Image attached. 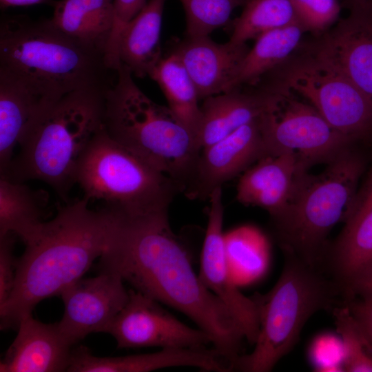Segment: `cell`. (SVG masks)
I'll use <instances>...</instances> for the list:
<instances>
[{
	"instance_id": "1",
	"label": "cell",
	"mask_w": 372,
	"mask_h": 372,
	"mask_svg": "<svg viewBox=\"0 0 372 372\" xmlns=\"http://www.w3.org/2000/svg\"><path fill=\"white\" fill-rule=\"evenodd\" d=\"M99 259L103 269L118 273L136 291L189 317L231 362L241 355L245 338L240 326L195 273L167 214L121 219Z\"/></svg>"
},
{
	"instance_id": "2",
	"label": "cell",
	"mask_w": 372,
	"mask_h": 372,
	"mask_svg": "<svg viewBox=\"0 0 372 372\" xmlns=\"http://www.w3.org/2000/svg\"><path fill=\"white\" fill-rule=\"evenodd\" d=\"M120 217L92 210L83 197L65 203L43 221L24 244L12 293L0 306L1 329L18 327L41 301L61 293L82 278L109 247Z\"/></svg>"
},
{
	"instance_id": "3",
	"label": "cell",
	"mask_w": 372,
	"mask_h": 372,
	"mask_svg": "<svg viewBox=\"0 0 372 372\" xmlns=\"http://www.w3.org/2000/svg\"><path fill=\"white\" fill-rule=\"evenodd\" d=\"M107 89L85 88L63 95L21 142L0 176L21 183L40 180L68 203L79 161L104 125Z\"/></svg>"
},
{
	"instance_id": "4",
	"label": "cell",
	"mask_w": 372,
	"mask_h": 372,
	"mask_svg": "<svg viewBox=\"0 0 372 372\" xmlns=\"http://www.w3.org/2000/svg\"><path fill=\"white\" fill-rule=\"evenodd\" d=\"M132 76L121 63L105 93V130L112 139L171 178L185 192L201 149L169 107L146 96Z\"/></svg>"
},
{
	"instance_id": "5",
	"label": "cell",
	"mask_w": 372,
	"mask_h": 372,
	"mask_svg": "<svg viewBox=\"0 0 372 372\" xmlns=\"http://www.w3.org/2000/svg\"><path fill=\"white\" fill-rule=\"evenodd\" d=\"M364 167L363 158L352 147L327 163L321 173L307 171L300 176L287 206L271 218L282 252L321 269L328 236L349 211Z\"/></svg>"
},
{
	"instance_id": "6",
	"label": "cell",
	"mask_w": 372,
	"mask_h": 372,
	"mask_svg": "<svg viewBox=\"0 0 372 372\" xmlns=\"http://www.w3.org/2000/svg\"><path fill=\"white\" fill-rule=\"evenodd\" d=\"M280 277L264 296L258 295L260 329L251 353L240 355L232 370L269 372L296 346L307 322L320 311L344 303L338 285L318 267L282 252Z\"/></svg>"
},
{
	"instance_id": "7",
	"label": "cell",
	"mask_w": 372,
	"mask_h": 372,
	"mask_svg": "<svg viewBox=\"0 0 372 372\" xmlns=\"http://www.w3.org/2000/svg\"><path fill=\"white\" fill-rule=\"evenodd\" d=\"M0 67L30 76L63 94L109 88L116 76L103 56L68 37L50 19L33 20L25 15L1 21Z\"/></svg>"
},
{
	"instance_id": "8",
	"label": "cell",
	"mask_w": 372,
	"mask_h": 372,
	"mask_svg": "<svg viewBox=\"0 0 372 372\" xmlns=\"http://www.w3.org/2000/svg\"><path fill=\"white\" fill-rule=\"evenodd\" d=\"M75 182L84 198L101 201L103 209L126 220L168 214L182 192L171 178L112 139L104 125L83 153Z\"/></svg>"
},
{
	"instance_id": "9",
	"label": "cell",
	"mask_w": 372,
	"mask_h": 372,
	"mask_svg": "<svg viewBox=\"0 0 372 372\" xmlns=\"http://www.w3.org/2000/svg\"><path fill=\"white\" fill-rule=\"evenodd\" d=\"M256 86L298 94L355 142L372 137V100L341 72L302 49L264 75Z\"/></svg>"
},
{
	"instance_id": "10",
	"label": "cell",
	"mask_w": 372,
	"mask_h": 372,
	"mask_svg": "<svg viewBox=\"0 0 372 372\" xmlns=\"http://www.w3.org/2000/svg\"><path fill=\"white\" fill-rule=\"evenodd\" d=\"M277 105L260 118L266 156L294 152L307 169L327 164L355 143L333 128L307 101L282 92Z\"/></svg>"
},
{
	"instance_id": "11",
	"label": "cell",
	"mask_w": 372,
	"mask_h": 372,
	"mask_svg": "<svg viewBox=\"0 0 372 372\" xmlns=\"http://www.w3.org/2000/svg\"><path fill=\"white\" fill-rule=\"evenodd\" d=\"M160 303L135 289L129 290L125 305L103 332L112 335L120 349L203 348L211 343L205 331L184 324Z\"/></svg>"
},
{
	"instance_id": "12",
	"label": "cell",
	"mask_w": 372,
	"mask_h": 372,
	"mask_svg": "<svg viewBox=\"0 0 372 372\" xmlns=\"http://www.w3.org/2000/svg\"><path fill=\"white\" fill-rule=\"evenodd\" d=\"M207 227L200 258L199 278L203 284L227 307L250 344L256 342L260 329V307L257 296L248 298L239 290L226 249L223 230L224 207L222 187L209 196Z\"/></svg>"
},
{
	"instance_id": "13",
	"label": "cell",
	"mask_w": 372,
	"mask_h": 372,
	"mask_svg": "<svg viewBox=\"0 0 372 372\" xmlns=\"http://www.w3.org/2000/svg\"><path fill=\"white\" fill-rule=\"evenodd\" d=\"M300 47L349 79L372 100V3Z\"/></svg>"
},
{
	"instance_id": "14",
	"label": "cell",
	"mask_w": 372,
	"mask_h": 372,
	"mask_svg": "<svg viewBox=\"0 0 372 372\" xmlns=\"http://www.w3.org/2000/svg\"><path fill=\"white\" fill-rule=\"evenodd\" d=\"M123 282L118 273L103 269L100 275L81 278L61 293L64 311L57 324L70 344L91 333L103 332L128 300Z\"/></svg>"
},
{
	"instance_id": "15",
	"label": "cell",
	"mask_w": 372,
	"mask_h": 372,
	"mask_svg": "<svg viewBox=\"0 0 372 372\" xmlns=\"http://www.w3.org/2000/svg\"><path fill=\"white\" fill-rule=\"evenodd\" d=\"M64 94L38 80L0 67V174L21 142Z\"/></svg>"
},
{
	"instance_id": "16",
	"label": "cell",
	"mask_w": 372,
	"mask_h": 372,
	"mask_svg": "<svg viewBox=\"0 0 372 372\" xmlns=\"http://www.w3.org/2000/svg\"><path fill=\"white\" fill-rule=\"evenodd\" d=\"M260 118L200 150L184 192L187 196L209 198L214 189L266 156Z\"/></svg>"
},
{
	"instance_id": "17",
	"label": "cell",
	"mask_w": 372,
	"mask_h": 372,
	"mask_svg": "<svg viewBox=\"0 0 372 372\" xmlns=\"http://www.w3.org/2000/svg\"><path fill=\"white\" fill-rule=\"evenodd\" d=\"M343 222L342 230L329 244L321 269L338 285L345 302L355 285L372 273V207L356 208Z\"/></svg>"
},
{
	"instance_id": "18",
	"label": "cell",
	"mask_w": 372,
	"mask_h": 372,
	"mask_svg": "<svg viewBox=\"0 0 372 372\" xmlns=\"http://www.w3.org/2000/svg\"><path fill=\"white\" fill-rule=\"evenodd\" d=\"M249 50L246 43H218L209 36H185L172 53L185 68L200 100L229 90Z\"/></svg>"
},
{
	"instance_id": "19",
	"label": "cell",
	"mask_w": 372,
	"mask_h": 372,
	"mask_svg": "<svg viewBox=\"0 0 372 372\" xmlns=\"http://www.w3.org/2000/svg\"><path fill=\"white\" fill-rule=\"evenodd\" d=\"M172 366H192L205 371L224 372L225 361L214 348H166L151 353L98 357L81 346L72 349L69 372H148Z\"/></svg>"
},
{
	"instance_id": "20",
	"label": "cell",
	"mask_w": 372,
	"mask_h": 372,
	"mask_svg": "<svg viewBox=\"0 0 372 372\" xmlns=\"http://www.w3.org/2000/svg\"><path fill=\"white\" fill-rule=\"evenodd\" d=\"M282 95L259 87L243 90L240 86L205 98L200 106L201 121L196 138L200 149L223 139L273 110Z\"/></svg>"
},
{
	"instance_id": "21",
	"label": "cell",
	"mask_w": 372,
	"mask_h": 372,
	"mask_svg": "<svg viewBox=\"0 0 372 372\" xmlns=\"http://www.w3.org/2000/svg\"><path fill=\"white\" fill-rule=\"evenodd\" d=\"M17 329L1 360V372L67 371L72 345L57 323H43L29 314L21 318Z\"/></svg>"
},
{
	"instance_id": "22",
	"label": "cell",
	"mask_w": 372,
	"mask_h": 372,
	"mask_svg": "<svg viewBox=\"0 0 372 372\" xmlns=\"http://www.w3.org/2000/svg\"><path fill=\"white\" fill-rule=\"evenodd\" d=\"M307 171L294 152L266 156L243 172L236 198L244 205L265 209L274 218L287 206L300 176Z\"/></svg>"
},
{
	"instance_id": "23",
	"label": "cell",
	"mask_w": 372,
	"mask_h": 372,
	"mask_svg": "<svg viewBox=\"0 0 372 372\" xmlns=\"http://www.w3.org/2000/svg\"><path fill=\"white\" fill-rule=\"evenodd\" d=\"M54 7L52 24L105 58L114 23V0H60Z\"/></svg>"
},
{
	"instance_id": "24",
	"label": "cell",
	"mask_w": 372,
	"mask_h": 372,
	"mask_svg": "<svg viewBox=\"0 0 372 372\" xmlns=\"http://www.w3.org/2000/svg\"><path fill=\"white\" fill-rule=\"evenodd\" d=\"M165 2L149 0L122 32L120 62L137 77L149 76L163 57L160 37Z\"/></svg>"
},
{
	"instance_id": "25",
	"label": "cell",
	"mask_w": 372,
	"mask_h": 372,
	"mask_svg": "<svg viewBox=\"0 0 372 372\" xmlns=\"http://www.w3.org/2000/svg\"><path fill=\"white\" fill-rule=\"evenodd\" d=\"M305 32L297 21L259 36L244 59L229 90L245 85L256 86L264 75L292 55Z\"/></svg>"
},
{
	"instance_id": "26",
	"label": "cell",
	"mask_w": 372,
	"mask_h": 372,
	"mask_svg": "<svg viewBox=\"0 0 372 372\" xmlns=\"http://www.w3.org/2000/svg\"><path fill=\"white\" fill-rule=\"evenodd\" d=\"M48 203L46 191L0 176V237L11 234L25 242L43 222Z\"/></svg>"
},
{
	"instance_id": "27",
	"label": "cell",
	"mask_w": 372,
	"mask_h": 372,
	"mask_svg": "<svg viewBox=\"0 0 372 372\" xmlns=\"http://www.w3.org/2000/svg\"><path fill=\"white\" fill-rule=\"evenodd\" d=\"M149 77L158 83L169 108L197 143L201 121L200 99L194 83L181 61L171 53L162 58Z\"/></svg>"
},
{
	"instance_id": "28",
	"label": "cell",
	"mask_w": 372,
	"mask_h": 372,
	"mask_svg": "<svg viewBox=\"0 0 372 372\" xmlns=\"http://www.w3.org/2000/svg\"><path fill=\"white\" fill-rule=\"evenodd\" d=\"M226 249L236 283L252 282L262 276L269 262V243L263 234L243 226L225 234Z\"/></svg>"
},
{
	"instance_id": "29",
	"label": "cell",
	"mask_w": 372,
	"mask_h": 372,
	"mask_svg": "<svg viewBox=\"0 0 372 372\" xmlns=\"http://www.w3.org/2000/svg\"><path fill=\"white\" fill-rule=\"evenodd\" d=\"M297 21L291 0H251L241 14L231 21L229 41L246 43Z\"/></svg>"
},
{
	"instance_id": "30",
	"label": "cell",
	"mask_w": 372,
	"mask_h": 372,
	"mask_svg": "<svg viewBox=\"0 0 372 372\" xmlns=\"http://www.w3.org/2000/svg\"><path fill=\"white\" fill-rule=\"evenodd\" d=\"M331 312L343 347L344 371L372 372V347L348 307L343 303Z\"/></svg>"
},
{
	"instance_id": "31",
	"label": "cell",
	"mask_w": 372,
	"mask_h": 372,
	"mask_svg": "<svg viewBox=\"0 0 372 372\" xmlns=\"http://www.w3.org/2000/svg\"><path fill=\"white\" fill-rule=\"evenodd\" d=\"M186 17V37L208 36L229 22L233 11L251 0H180Z\"/></svg>"
},
{
	"instance_id": "32",
	"label": "cell",
	"mask_w": 372,
	"mask_h": 372,
	"mask_svg": "<svg viewBox=\"0 0 372 372\" xmlns=\"http://www.w3.org/2000/svg\"><path fill=\"white\" fill-rule=\"evenodd\" d=\"M297 19L306 32L319 35L338 19L342 5L338 0H291Z\"/></svg>"
},
{
	"instance_id": "33",
	"label": "cell",
	"mask_w": 372,
	"mask_h": 372,
	"mask_svg": "<svg viewBox=\"0 0 372 372\" xmlns=\"http://www.w3.org/2000/svg\"><path fill=\"white\" fill-rule=\"evenodd\" d=\"M147 0H114V23L105 54L108 68L116 70L121 64L118 46L122 32L147 4Z\"/></svg>"
},
{
	"instance_id": "34",
	"label": "cell",
	"mask_w": 372,
	"mask_h": 372,
	"mask_svg": "<svg viewBox=\"0 0 372 372\" xmlns=\"http://www.w3.org/2000/svg\"><path fill=\"white\" fill-rule=\"evenodd\" d=\"M310 357L320 371H344V351L340 338L332 334L318 335L310 348Z\"/></svg>"
},
{
	"instance_id": "35",
	"label": "cell",
	"mask_w": 372,
	"mask_h": 372,
	"mask_svg": "<svg viewBox=\"0 0 372 372\" xmlns=\"http://www.w3.org/2000/svg\"><path fill=\"white\" fill-rule=\"evenodd\" d=\"M13 234L0 237V306L10 297L14 287L18 258L14 254Z\"/></svg>"
},
{
	"instance_id": "36",
	"label": "cell",
	"mask_w": 372,
	"mask_h": 372,
	"mask_svg": "<svg viewBox=\"0 0 372 372\" xmlns=\"http://www.w3.org/2000/svg\"><path fill=\"white\" fill-rule=\"evenodd\" d=\"M344 304L372 347V296H355Z\"/></svg>"
},
{
	"instance_id": "37",
	"label": "cell",
	"mask_w": 372,
	"mask_h": 372,
	"mask_svg": "<svg viewBox=\"0 0 372 372\" xmlns=\"http://www.w3.org/2000/svg\"><path fill=\"white\" fill-rule=\"evenodd\" d=\"M361 207H372V168L364 186L359 192L358 191L355 200L346 217L352 210Z\"/></svg>"
},
{
	"instance_id": "38",
	"label": "cell",
	"mask_w": 372,
	"mask_h": 372,
	"mask_svg": "<svg viewBox=\"0 0 372 372\" xmlns=\"http://www.w3.org/2000/svg\"><path fill=\"white\" fill-rule=\"evenodd\" d=\"M372 296V273L361 280L355 285L351 299L355 296Z\"/></svg>"
},
{
	"instance_id": "39",
	"label": "cell",
	"mask_w": 372,
	"mask_h": 372,
	"mask_svg": "<svg viewBox=\"0 0 372 372\" xmlns=\"http://www.w3.org/2000/svg\"><path fill=\"white\" fill-rule=\"evenodd\" d=\"M48 0H0L1 8H6L12 6H30L42 3Z\"/></svg>"
},
{
	"instance_id": "40",
	"label": "cell",
	"mask_w": 372,
	"mask_h": 372,
	"mask_svg": "<svg viewBox=\"0 0 372 372\" xmlns=\"http://www.w3.org/2000/svg\"><path fill=\"white\" fill-rule=\"evenodd\" d=\"M372 3V0H344L342 6L349 10L366 6Z\"/></svg>"
}]
</instances>
